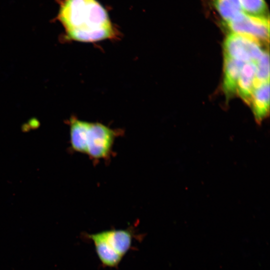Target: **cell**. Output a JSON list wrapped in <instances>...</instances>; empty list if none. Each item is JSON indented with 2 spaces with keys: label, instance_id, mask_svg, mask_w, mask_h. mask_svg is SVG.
<instances>
[{
  "label": "cell",
  "instance_id": "1",
  "mask_svg": "<svg viewBox=\"0 0 270 270\" xmlns=\"http://www.w3.org/2000/svg\"><path fill=\"white\" fill-rule=\"evenodd\" d=\"M66 38L94 42L116 38L106 9L96 0H62L58 16Z\"/></svg>",
  "mask_w": 270,
  "mask_h": 270
},
{
  "label": "cell",
  "instance_id": "2",
  "mask_svg": "<svg viewBox=\"0 0 270 270\" xmlns=\"http://www.w3.org/2000/svg\"><path fill=\"white\" fill-rule=\"evenodd\" d=\"M70 143L73 150L95 160L106 158L110 154L118 130L99 122L70 119Z\"/></svg>",
  "mask_w": 270,
  "mask_h": 270
},
{
  "label": "cell",
  "instance_id": "3",
  "mask_svg": "<svg viewBox=\"0 0 270 270\" xmlns=\"http://www.w3.org/2000/svg\"><path fill=\"white\" fill-rule=\"evenodd\" d=\"M224 56L244 62H256L264 50L261 42L249 36L230 32L224 43Z\"/></svg>",
  "mask_w": 270,
  "mask_h": 270
},
{
  "label": "cell",
  "instance_id": "4",
  "mask_svg": "<svg viewBox=\"0 0 270 270\" xmlns=\"http://www.w3.org/2000/svg\"><path fill=\"white\" fill-rule=\"evenodd\" d=\"M232 32L246 35L260 42L269 38V20L266 16H258L244 12L235 20L226 23Z\"/></svg>",
  "mask_w": 270,
  "mask_h": 270
},
{
  "label": "cell",
  "instance_id": "5",
  "mask_svg": "<svg viewBox=\"0 0 270 270\" xmlns=\"http://www.w3.org/2000/svg\"><path fill=\"white\" fill-rule=\"evenodd\" d=\"M92 235L102 241L122 258L130 250L134 238L130 230H110L92 234Z\"/></svg>",
  "mask_w": 270,
  "mask_h": 270
},
{
  "label": "cell",
  "instance_id": "6",
  "mask_svg": "<svg viewBox=\"0 0 270 270\" xmlns=\"http://www.w3.org/2000/svg\"><path fill=\"white\" fill-rule=\"evenodd\" d=\"M245 62L224 56L223 90L227 98L236 92L238 78Z\"/></svg>",
  "mask_w": 270,
  "mask_h": 270
},
{
  "label": "cell",
  "instance_id": "7",
  "mask_svg": "<svg viewBox=\"0 0 270 270\" xmlns=\"http://www.w3.org/2000/svg\"><path fill=\"white\" fill-rule=\"evenodd\" d=\"M250 104L254 118L260 123L268 114L270 106V82L254 88Z\"/></svg>",
  "mask_w": 270,
  "mask_h": 270
},
{
  "label": "cell",
  "instance_id": "8",
  "mask_svg": "<svg viewBox=\"0 0 270 270\" xmlns=\"http://www.w3.org/2000/svg\"><path fill=\"white\" fill-rule=\"evenodd\" d=\"M256 64L245 63L242 69L236 88V92L244 101L250 104L254 89Z\"/></svg>",
  "mask_w": 270,
  "mask_h": 270
},
{
  "label": "cell",
  "instance_id": "9",
  "mask_svg": "<svg viewBox=\"0 0 270 270\" xmlns=\"http://www.w3.org/2000/svg\"><path fill=\"white\" fill-rule=\"evenodd\" d=\"M213 2L226 23L235 20L244 12L240 0H213Z\"/></svg>",
  "mask_w": 270,
  "mask_h": 270
},
{
  "label": "cell",
  "instance_id": "10",
  "mask_svg": "<svg viewBox=\"0 0 270 270\" xmlns=\"http://www.w3.org/2000/svg\"><path fill=\"white\" fill-rule=\"evenodd\" d=\"M88 238L94 242L98 257L104 266L110 268L118 266L122 259L121 256L92 234H88Z\"/></svg>",
  "mask_w": 270,
  "mask_h": 270
},
{
  "label": "cell",
  "instance_id": "11",
  "mask_svg": "<svg viewBox=\"0 0 270 270\" xmlns=\"http://www.w3.org/2000/svg\"><path fill=\"white\" fill-rule=\"evenodd\" d=\"M256 72L254 88L270 82V59L268 52L265 51L256 62Z\"/></svg>",
  "mask_w": 270,
  "mask_h": 270
},
{
  "label": "cell",
  "instance_id": "12",
  "mask_svg": "<svg viewBox=\"0 0 270 270\" xmlns=\"http://www.w3.org/2000/svg\"><path fill=\"white\" fill-rule=\"evenodd\" d=\"M246 14L258 16H266L267 6L264 0H240Z\"/></svg>",
  "mask_w": 270,
  "mask_h": 270
}]
</instances>
